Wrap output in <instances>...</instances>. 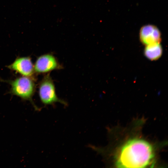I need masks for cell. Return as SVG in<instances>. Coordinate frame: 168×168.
Returning <instances> with one entry per match:
<instances>
[{
  "instance_id": "cell-1",
  "label": "cell",
  "mask_w": 168,
  "mask_h": 168,
  "mask_svg": "<svg viewBox=\"0 0 168 168\" xmlns=\"http://www.w3.org/2000/svg\"><path fill=\"white\" fill-rule=\"evenodd\" d=\"M153 149L148 142L140 138L128 140L121 147L115 158L118 168H144L154 157Z\"/></svg>"
},
{
  "instance_id": "cell-2",
  "label": "cell",
  "mask_w": 168,
  "mask_h": 168,
  "mask_svg": "<svg viewBox=\"0 0 168 168\" xmlns=\"http://www.w3.org/2000/svg\"><path fill=\"white\" fill-rule=\"evenodd\" d=\"M9 82L11 86L10 92L12 94L24 100L30 101L35 110H40V108L35 105L32 100L35 86L31 77L23 76L9 81Z\"/></svg>"
},
{
  "instance_id": "cell-3",
  "label": "cell",
  "mask_w": 168,
  "mask_h": 168,
  "mask_svg": "<svg viewBox=\"0 0 168 168\" xmlns=\"http://www.w3.org/2000/svg\"><path fill=\"white\" fill-rule=\"evenodd\" d=\"M39 93L40 99L45 105H52L56 102L67 106L68 103L59 98L56 95L55 86L50 75H46L40 82Z\"/></svg>"
},
{
  "instance_id": "cell-4",
  "label": "cell",
  "mask_w": 168,
  "mask_h": 168,
  "mask_svg": "<svg viewBox=\"0 0 168 168\" xmlns=\"http://www.w3.org/2000/svg\"><path fill=\"white\" fill-rule=\"evenodd\" d=\"M34 67L35 72L38 73H46L62 68L55 57L50 54H46L39 57Z\"/></svg>"
},
{
  "instance_id": "cell-5",
  "label": "cell",
  "mask_w": 168,
  "mask_h": 168,
  "mask_svg": "<svg viewBox=\"0 0 168 168\" xmlns=\"http://www.w3.org/2000/svg\"><path fill=\"white\" fill-rule=\"evenodd\" d=\"M7 67L24 76L32 77L35 72L31 58L28 57L17 58Z\"/></svg>"
},
{
  "instance_id": "cell-6",
  "label": "cell",
  "mask_w": 168,
  "mask_h": 168,
  "mask_svg": "<svg viewBox=\"0 0 168 168\" xmlns=\"http://www.w3.org/2000/svg\"><path fill=\"white\" fill-rule=\"evenodd\" d=\"M139 36L141 42L146 45L160 43L161 41L160 32L156 27L152 25H147L142 27Z\"/></svg>"
},
{
  "instance_id": "cell-7",
  "label": "cell",
  "mask_w": 168,
  "mask_h": 168,
  "mask_svg": "<svg viewBox=\"0 0 168 168\" xmlns=\"http://www.w3.org/2000/svg\"><path fill=\"white\" fill-rule=\"evenodd\" d=\"M162 52V49L160 43H156L146 45L144 50L145 56L151 60L159 58Z\"/></svg>"
}]
</instances>
